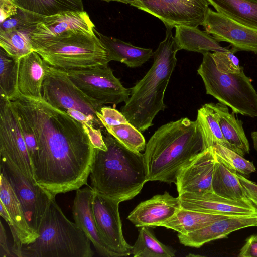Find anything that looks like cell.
Segmentation results:
<instances>
[{"label": "cell", "mask_w": 257, "mask_h": 257, "mask_svg": "<svg viewBox=\"0 0 257 257\" xmlns=\"http://www.w3.org/2000/svg\"><path fill=\"white\" fill-rule=\"evenodd\" d=\"M97 116L104 127L129 122L120 111L109 106L102 107L100 110L97 113Z\"/></svg>", "instance_id": "38"}, {"label": "cell", "mask_w": 257, "mask_h": 257, "mask_svg": "<svg viewBox=\"0 0 257 257\" xmlns=\"http://www.w3.org/2000/svg\"><path fill=\"white\" fill-rule=\"evenodd\" d=\"M216 159L212 183L213 192L229 199L241 200L247 199L237 172L228 168L216 158Z\"/></svg>", "instance_id": "27"}, {"label": "cell", "mask_w": 257, "mask_h": 257, "mask_svg": "<svg viewBox=\"0 0 257 257\" xmlns=\"http://www.w3.org/2000/svg\"><path fill=\"white\" fill-rule=\"evenodd\" d=\"M36 25L33 13L19 9L17 14L1 23L0 31L34 28Z\"/></svg>", "instance_id": "37"}, {"label": "cell", "mask_w": 257, "mask_h": 257, "mask_svg": "<svg viewBox=\"0 0 257 257\" xmlns=\"http://www.w3.org/2000/svg\"><path fill=\"white\" fill-rule=\"evenodd\" d=\"M181 207L193 211L231 216L257 215V207L248 199L234 200L212 192L178 195Z\"/></svg>", "instance_id": "17"}, {"label": "cell", "mask_w": 257, "mask_h": 257, "mask_svg": "<svg viewBox=\"0 0 257 257\" xmlns=\"http://www.w3.org/2000/svg\"><path fill=\"white\" fill-rule=\"evenodd\" d=\"M83 125L88 134L93 147L106 150L107 147L103 139L101 129L96 128L90 125Z\"/></svg>", "instance_id": "40"}, {"label": "cell", "mask_w": 257, "mask_h": 257, "mask_svg": "<svg viewBox=\"0 0 257 257\" xmlns=\"http://www.w3.org/2000/svg\"><path fill=\"white\" fill-rule=\"evenodd\" d=\"M47 63L34 51L19 59L18 90L27 97L41 99Z\"/></svg>", "instance_id": "22"}, {"label": "cell", "mask_w": 257, "mask_h": 257, "mask_svg": "<svg viewBox=\"0 0 257 257\" xmlns=\"http://www.w3.org/2000/svg\"><path fill=\"white\" fill-rule=\"evenodd\" d=\"M205 31L218 42L229 43L235 52L257 54V29L237 22L209 8L202 24Z\"/></svg>", "instance_id": "14"}, {"label": "cell", "mask_w": 257, "mask_h": 257, "mask_svg": "<svg viewBox=\"0 0 257 257\" xmlns=\"http://www.w3.org/2000/svg\"><path fill=\"white\" fill-rule=\"evenodd\" d=\"M239 257H257V234L252 235L246 239L244 245L241 248Z\"/></svg>", "instance_id": "41"}, {"label": "cell", "mask_w": 257, "mask_h": 257, "mask_svg": "<svg viewBox=\"0 0 257 257\" xmlns=\"http://www.w3.org/2000/svg\"><path fill=\"white\" fill-rule=\"evenodd\" d=\"M102 135L107 150L94 149L91 187L120 203L131 200L147 182L143 154L129 150L107 131Z\"/></svg>", "instance_id": "3"}, {"label": "cell", "mask_w": 257, "mask_h": 257, "mask_svg": "<svg viewBox=\"0 0 257 257\" xmlns=\"http://www.w3.org/2000/svg\"><path fill=\"white\" fill-rule=\"evenodd\" d=\"M33 16L36 25L32 32V38L54 37L70 30L93 31L95 29L93 23L85 11L66 12L48 16L33 14Z\"/></svg>", "instance_id": "21"}, {"label": "cell", "mask_w": 257, "mask_h": 257, "mask_svg": "<svg viewBox=\"0 0 257 257\" xmlns=\"http://www.w3.org/2000/svg\"><path fill=\"white\" fill-rule=\"evenodd\" d=\"M42 96L47 103L82 124L100 129L104 127L97 116L104 105L92 100L79 89L70 79L67 71L47 64Z\"/></svg>", "instance_id": "8"}, {"label": "cell", "mask_w": 257, "mask_h": 257, "mask_svg": "<svg viewBox=\"0 0 257 257\" xmlns=\"http://www.w3.org/2000/svg\"><path fill=\"white\" fill-rule=\"evenodd\" d=\"M205 149L196 120L182 118L162 125L143 154L147 181L175 184L182 168Z\"/></svg>", "instance_id": "2"}, {"label": "cell", "mask_w": 257, "mask_h": 257, "mask_svg": "<svg viewBox=\"0 0 257 257\" xmlns=\"http://www.w3.org/2000/svg\"><path fill=\"white\" fill-rule=\"evenodd\" d=\"M38 236L24 245L21 257H92L91 241L70 221L52 198L37 230Z\"/></svg>", "instance_id": "5"}, {"label": "cell", "mask_w": 257, "mask_h": 257, "mask_svg": "<svg viewBox=\"0 0 257 257\" xmlns=\"http://www.w3.org/2000/svg\"><path fill=\"white\" fill-rule=\"evenodd\" d=\"M231 216H233L207 213L181 207L171 218L161 223L159 226L185 234L204 227L216 221Z\"/></svg>", "instance_id": "26"}, {"label": "cell", "mask_w": 257, "mask_h": 257, "mask_svg": "<svg viewBox=\"0 0 257 257\" xmlns=\"http://www.w3.org/2000/svg\"><path fill=\"white\" fill-rule=\"evenodd\" d=\"M0 178V202L9 214L4 219L14 240L11 252L13 256L21 257L22 247L34 241L38 234L29 225L20 202L6 177L1 173Z\"/></svg>", "instance_id": "15"}, {"label": "cell", "mask_w": 257, "mask_h": 257, "mask_svg": "<svg viewBox=\"0 0 257 257\" xmlns=\"http://www.w3.org/2000/svg\"><path fill=\"white\" fill-rule=\"evenodd\" d=\"M216 111L222 133L233 150L242 156L249 154L250 146L244 131L242 122L236 118L235 113H230L227 106L220 103H212Z\"/></svg>", "instance_id": "25"}, {"label": "cell", "mask_w": 257, "mask_h": 257, "mask_svg": "<svg viewBox=\"0 0 257 257\" xmlns=\"http://www.w3.org/2000/svg\"><path fill=\"white\" fill-rule=\"evenodd\" d=\"M251 137L253 144L254 149L257 152V131L251 133Z\"/></svg>", "instance_id": "45"}, {"label": "cell", "mask_w": 257, "mask_h": 257, "mask_svg": "<svg viewBox=\"0 0 257 257\" xmlns=\"http://www.w3.org/2000/svg\"><path fill=\"white\" fill-rule=\"evenodd\" d=\"M19 8L11 0H0V22L17 14Z\"/></svg>", "instance_id": "42"}, {"label": "cell", "mask_w": 257, "mask_h": 257, "mask_svg": "<svg viewBox=\"0 0 257 257\" xmlns=\"http://www.w3.org/2000/svg\"><path fill=\"white\" fill-rule=\"evenodd\" d=\"M213 147L216 158L230 169L242 175L255 172L253 162L227 147L216 144Z\"/></svg>", "instance_id": "35"}, {"label": "cell", "mask_w": 257, "mask_h": 257, "mask_svg": "<svg viewBox=\"0 0 257 257\" xmlns=\"http://www.w3.org/2000/svg\"><path fill=\"white\" fill-rule=\"evenodd\" d=\"M254 226H257V215L233 216L187 234L178 233L177 236L184 246L199 248L207 242L226 238L233 231Z\"/></svg>", "instance_id": "19"}, {"label": "cell", "mask_w": 257, "mask_h": 257, "mask_svg": "<svg viewBox=\"0 0 257 257\" xmlns=\"http://www.w3.org/2000/svg\"><path fill=\"white\" fill-rule=\"evenodd\" d=\"M106 2L116 1L121 2L126 4H129L133 6L138 9L142 10V6L138 0H102Z\"/></svg>", "instance_id": "44"}, {"label": "cell", "mask_w": 257, "mask_h": 257, "mask_svg": "<svg viewBox=\"0 0 257 257\" xmlns=\"http://www.w3.org/2000/svg\"><path fill=\"white\" fill-rule=\"evenodd\" d=\"M217 12L257 29V2L252 0H207Z\"/></svg>", "instance_id": "28"}, {"label": "cell", "mask_w": 257, "mask_h": 257, "mask_svg": "<svg viewBox=\"0 0 257 257\" xmlns=\"http://www.w3.org/2000/svg\"><path fill=\"white\" fill-rule=\"evenodd\" d=\"M19 9L41 16L83 11L82 0H11Z\"/></svg>", "instance_id": "30"}, {"label": "cell", "mask_w": 257, "mask_h": 257, "mask_svg": "<svg viewBox=\"0 0 257 257\" xmlns=\"http://www.w3.org/2000/svg\"><path fill=\"white\" fill-rule=\"evenodd\" d=\"M13 255L9 250L7 237L2 222L0 225V257H12Z\"/></svg>", "instance_id": "43"}, {"label": "cell", "mask_w": 257, "mask_h": 257, "mask_svg": "<svg viewBox=\"0 0 257 257\" xmlns=\"http://www.w3.org/2000/svg\"><path fill=\"white\" fill-rule=\"evenodd\" d=\"M19 60L0 49V97L10 99L17 94Z\"/></svg>", "instance_id": "33"}, {"label": "cell", "mask_w": 257, "mask_h": 257, "mask_svg": "<svg viewBox=\"0 0 257 257\" xmlns=\"http://www.w3.org/2000/svg\"><path fill=\"white\" fill-rule=\"evenodd\" d=\"M0 155L12 161L24 175L36 183L32 161L17 117L8 99L1 97Z\"/></svg>", "instance_id": "11"}, {"label": "cell", "mask_w": 257, "mask_h": 257, "mask_svg": "<svg viewBox=\"0 0 257 257\" xmlns=\"http://www.w3.org/2000/svg\"><path fill=\"white\" fill-rule=\"evenodd\" d=\"M8 100L36 137L37 151L32 161L36 182L55 197L87 185L94 148L83 124L42 98L18 92Z\"/></svg>", "instance_id": "1"}, {"label": "cell", "mask_w": 257, "mask_h": 257, "mask_svg": "<svg viewBox=\"0 0 257 257\" xmlns=\"http://www.w3.org/2000/svg\"><path fill=\"white\" fill-rule=\"evenodd\" d=\"M119 203L116 200L95 192L92 203L98 232L104 242L118 257L130 255L133 248L123 237L119 213Z\"/></svg>", "instance_id": "13"}, {"label": "cell", "mask_w": 257, "mask_h": 257, "mask_svg": "<svg viewBox=\"0 0 257 257\" xmlns=\"http://www.w3.org/2000/svg\"><path fill=\"white\" fill-rule=\"evenodd\" d=\"M197 73L203 80L206 94L230 107L235 114L257 117V92L243 67L237 73H222L217 68L212 53L207 52L203 54Z\"/></svg>", "instance_id": "7"}, {"label": "cell", "mask_w": 257, "mask_h": 257, "mask_svg": "<svg viewBox=\"0 0 257 257\" xmlns=\"http://www.w3.org/2000/svg\"><path fill=\"white\" fill-rule=\"evenodd\" d=\"M235 52L231 48L226 52H215L212 55L218 70L224 73H239L242 67Z\"/></svg>", "instance_id": "36"}, {"label": "cell", "mask_w": 257, "mask_h": 257, "mask_svg": "<svg viewBox=\"0 0 257 257\" xmlns=\"http://www.w3.org/2000/svg\"><path fill=\"white\" fill-rule=\"evenodd\" d=\"M181 208L179 197L168 192L158 194L141 202L130 213L128 219L136 227L159 226Z\"/></svg>", "instance_id": "20"}, {"label": "cell", "mask_w": 257, "mask_h": 257, "mask_svg": "<svg viewBox=\"0 0 257 257\" xmlns=\"http://www.w3.org/2000/svg\"><path fill=\"white\" fill-rule=\"evenodd\" d=\"M237 175L246 198L257 207V183L240 174L237 173Z\"/></svg>", "instance_id": "39"}, {"label": "cell", "mask_w": 257, "mask_h": 257, "mask_svg": "<svg viewBox=\"0 0 257 257\" xmlns=\"http://www.w3.org/2000/svg\"><path fill=\"white\" fill-rule=\"evenodd\" d=\"M142 10L159 19L166 27H198L202 24L209 3L207 0H138Z\"/></svg>", "instance_id": "12"}, {"label": "cell", "mask_w": 257, "mask_h": 257, "mask_svg": "<svg viewBox=\"0 0 257 257\" xmlns=\"http://www.w3.org/2000/svg\"><path fill=\"white\" fill-rule=\"evenodd\" d=\"M94 31L106 49L110 61H118L128 67L136 68L141 66L153 56L154 52L151 48L137 47L119 39L104 35L95 29Z\"/></svg>", "instance_id": "23"}, {"label": "cell", "mask_w": 257, "mask_h": 257, "mask_svg": "<svg viewBox=\"0 0 257 257\" xmlns=\"http://www.w3.org/2000/svg\"><path fill=\"white\" fill-rule=\"evenodd\" d=\"M216 160L213 147H210L182 168L175 183L178 195L185 193L212 192V178Z\"/></svg>", "instance_id": "16"}, {"label": "cell", "mask_w": 257, "mask_h": 257, "mask_svg": "<svg viewBox=\"0 0 257 257\" xmlns=\"http://www.w3.org/2000/svg\"><path fill=\"white\" fill-rule=\"evenodd\" d=\"M94 192L90 186L76 190L72 207L74 222L85 233L100 256L118 257L102 240L97 230L92 206Z\"/></svg>", "instance_id": "18"}, {"label": "cell", "mask_w": 257, "mask_h": 257, "mask_svg": "<svg viewBox=\"0 0 257 257\" xmlns=\"http://www.w3.org/2000/svg\"><path fill=\"white\" fill-rule=\"evenodd\" d=\"M175 28L174 37L179 50L184 49L203 54L210 51L226 52L230 50L221 46L212 36L198 27L181 25Z\"/></svg>", "instance_id": "24"}, {"label": "cell", "mask_w": 257, "mask_h": 257, "mask_svg": "<svg viewBox=\"0 0 257 257\" xmlns=\"http://www.w3.org/2000/svg\"><path fill=\"white\" fill-rule=\"evenodd\" d=\"M149 227L142 226L132 248L134 257H173L175 250L159 241Z\"/></svg>", "instance_id": "32"}, {"label": "cell", "mask_w": 257, "mask_h": 257, "mask_svg": "<svg viewBox=\"0 0 257 257\" xmlns=\"http://www.w3.org/2000/svg\"><path fill=\"white\" fill-rule=\"evenodd\" d=\"M35 28L0 31L1 48L16 60L34 51L31 36Z\"/></svg>", "instance_id": "31"}, {"label": "cell", "mask_w": 257, "mask_h": 257, "mask_svg": "<svg viewBox=\"0 0 257 257\" xmlns=\"http://www.w3.org/2000/svg\"><path fill=\"white\" fill-rule=\"evenodd\" d=\"M31 42L34 50L47 64L65 71L110 62L107 50L94 31L70 30L54 37L31 38Z\"/></svg>", "instance_id": "6"}, {"label": "cell", "mask_w": 257, "mask_h": 257, "mask_svg": "<svg viewBox=\"0 0 257 257\" xmlns=\"http://www.w3.org/2000/svg\"><path fill=\"white\" fill-rule=\"evenodd\" d=\"M106 131L129 150L141 153L146 148L145 139L141 132L130 122L115 126H105Z\"/></svg>", "instance_id": "34"}, {"label": "cell", "mask_w": 257, "mask_h": 257, "mask_svg": "<svg viewBox=\"0 0 257 257\" xmlns=\"http://www.w3.org/2000/svg\"><path fill=\"white\" fill-rule=\"evenodd\" d=\"M67 71L70 79L79 89L102 105L115 106L125 103L130 96L131 88L123 86L108 65Z\"/></svg>", "instance_id": "9"}, {"label": "cell", "mask_w": 257, "mask_h": 257, "mask_svg": "<svg viewBox=\"0 0 257 257\" xmlns=\"http://www.w3.org/2000/svg\"><path fill=\"white\" fill-rule=\"evenodd\" d=\"M252 1H255V2H257V0H252Z\"/></svg>", "instance_id": "46"}, {"label": "cell", "mask_w": 257, "mask_h": 257, "mask_svg": "<svg viewBox=\"0 0 257 257\" xmlns=\"http://www.w3.org/2000/svg\"><path fill=\"white\" fill-rule=\"evenodd\" d=\"M196 121L206 149L219 144L233 150L231 146L223 136L217 114L212 103L205 104L198 110Z\"/></svg>", "instance_id": "29"}, {"label": "cell", "mask_w": 257, "mask_h": 257, "mask_svg": "<svg viewBox=\"0 0 257 257\" xmlns=\"http://www.w3.org/2000/svg\"><path fill=\"white\" fill-rule=\"evenodd\" d=\"M166 28L164 40L153 53L152 66L131 88L130 96L120 109L128 121L141 132L152 126L156 115L166 108L164 94L175 69L176 56L179 50L172 29Z\"/></svg>", "instance_id": "4"}, {"label": "cell", "mask_w": 257, "mask_h": 257, "mask_svg": "<svg viewBox=\"0 0 257 257\" xmlns=\"http://www.w3.org/2000/svg\"><path fill=\"white\" fill-rule=\"evenodd\" d=\"M1 173L7 179L17 195L27 222L37 233L51 199L55 197L28 179L10 160L1 157Z\"/></svg>", "instance_id": "10"}]
</instances>
